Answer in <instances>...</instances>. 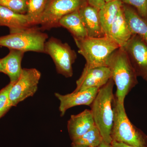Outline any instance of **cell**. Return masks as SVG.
Returning a JSON list of instances; mask_svg holds the SVG:
<instances>
[{"mask_svg": "<svg viewBox=\"0 0 147 147\" xmlns=\"http://www.w3.org/2000/svg\"><path fill=\"white\" fill-rule=\"evenodd\" d=\"M115 83L112 78L98 90L91 104V111L95 124L99 129L103 140L108 144L113 141L111 132L114 123L116 97L113 94Z\"/></svg>", "mask_w": 147, "mask_h": 147, "instance_id": "6da1fadb", "label": "cell"}, {"mask_svg": "<svg viewBox=\"0 0 147 147\" xmlns=\"http://www.w3.org/2000/svg\"><path fill=\"white\" fill-rule=\"evenodd\" d=\"M107 67L117 87L116 99L124 104L126 96L138 84V76L122 47H120L110 55Z\"/></svg>", "mask_w": 147, "mask_h": 147, "instance_id": "7a4b0ae2", "label": "cell"}, {"mask_svg": "<svg viewBox=\"0 0 147 147\" xmlns=\"http://www.w3.org/2000/svg\"><path fill=\"white\" fill-rule=\"evenodd\" d=\"M74 40L79 49L78 52L86 61L85 66L89 68L107 67L110 55L120 47L113 40L106 36Z\"/></svg>", "mask_w": 147, "mask_h": 147, "instance_id": "3957f363", "label": "cell"}, {"mask_svg": "<svg viewBox=\"0 0 147 147\" xmlns=\"http://www.w3.org/2000/svg\"><path fill=\"white\" fill-rule=\"evenodd\" d=\"M111 137L113 141L133 146L147 147V135L131 123L127 115L124 104L117 99Z\"/></svg>", "mask_w": 147, "mask_h": 147, "instance_id": "277c9868", "label": "cell"}, {"mask_svg": "<svg viewBox=\"0 0 147 147\" xmlns=\"http://www.w3.org/2000/svg\"><path fill=\"white\" fill-rule=\"evenodd\" d=\"M40 28L32 26L22 31L0 36V46L26 52L44 53L48 35Z\"/></svg>", "mask_w": 147, "mask_h": 147, "instance_id": "5b68a950", "label": "cell"}, {"mask_svg": "<svg viewBox=\"0 0 147 147\" xmlns=\"http://www.w3.org/2000/svg\"><path fill=\"white\" fill-rule=\"evenodd\" d=\"M44 53L53 59L58 73L66 78L73 76L72 65L77 56L67 43H63L55 38H50L45 42Z\"/></svg>", "mask_w": 147, "mask_h": 147, "instance_id": "8992f818", "label": "cell"}, {"mask_svg": "<svg viewBox=\"0 0 147 147\" xmlns=\"http://www.w3.org/2000/svg\"><path fill=\"white\" fill-rule=\"evenodd\" d=\"M87 4L86 0H50L40 19V29L45 30L60 27L61 18Z\"/></svg>", "mask_w": 147, "mask_h": 147, "instance_id": "52a82bcc", "label": "cell"}, {"mask_svg": "<svg viewBox=\"0 0 147 147\" xmlns=\"http://www.w3.org/2000/svg\"><path fill=\"white\" fill-rule=\"evenodd\" d=\"M41 73L35 68H23L19 79L12 86L9 92L11 106L32 96L36 92Z\"/></svg>", "mask_w": 147, "mask_h": 147, "instance_id": "ba28073f", "label": "cell"}, {"mask_svg": "<svg viewBox=\"0 0 147 147\" xmlns=\"http://www.w3.org/2000/svg\"><path fill=\"white\" fill-rule=\"evenodd\" d=\"M122 47L128 56L137 76L147 82V44L136 34L132 36Z\"/></svg>", "mask_w": 147, "mask_h": 147, "instance_id": "9c48e42d", "label": "cell"}, {"mask_svg": "<svg viewBox=\"0 0 147 147\" xmlns=\"http://www.w3.org/2000/svg\"><path fill=\"white\" fill-rule=\"evenodd\" d=\"M111 78V72L108 67L89 68L85 66L82 75L76 81V88L74 92L92 88L100 89L107 84Z\"/></svg>", "mask_w": 147, "mask_h": 147, "instance_id": "30bf717a", "label": "cell"}, {"mask_svg": "<svg viewBox=\"0 0 147 147\" xmlns=\"http://www.w3.org/2000/svg\"><path fill=\"white\" fill-rule=\"evenodd\" d=\"M99 89L92 88L79 92L61 95L55 93V96L60 101L59 110L61 117L64 115L67 110L78 105H90L94 101Z\"/></svg>", "mask_w": 147, "mask_h": 147, "instance_id": "8fae6325", "label": "cell"}, {"mask_svg": "<svg viewBox=\"0 0 147 147\" xmlns=\"http://www.w3.org/2000/svg\"><path fill=\"white\" fill-rule=\"evenodd\" d=\"M95 125L91 111L85 110L78 115H72L67 123L71 141L78 139Z\"/></svg>", "mask_w": 147, "mask_h": 147, "instance_id": "7c38bea8", "label": "cell"}, {"mask_svg": "<svg viewBox=\"0 0 147 147\" xmlns=\"http://www.w3.org/2000/svg\"><path fill=\"white\" fill-rule=\"evenodd\" d=\"M79 12L88 36L99 38L105 36L100 24L98 9L87 4L79 9Z\"/></svg>", "mask_w": 147, "mask_h": 147, "instance_id": "4fadbf2b", "label": "cell"}, {"mask_svg": "<svg viewBox=\"0 0 147 147\" xmlns=\"http://www.w3.org/2000/svg\"><path fill=\"white\" fill-rule=\"evenodd\" d=\"M0 26L8 27L10 34L18 32L32 27L26 14L16 13L1 5Z\"/></svg>", "mask_w": 147, "mask_h": 147, "instance_id": "5bb4252c", "label": "cell"}, {"mask_svg": "<svg viewBox=\"0 0 147 147\" xmlns=\"http://www.w3.org/2000/svg\"><path fill=\"white\" fill-rule=\"evenodd\" d=\"M132 35L122 7L111 25L107 36L113 40L120 47H123Z\"/></svg>", "mask_w": 147, "mask_h": 147, "instance_id": "9a60e30c", "label": "cell"}, {"mask_svg": "<svg viewBox=\"0 0 147 147\" xmlns=\"http://www.w3.org/2000/svg\"><path fill=\"white\" fill-rule=\"evenodd\" d=\"M25 53L10 49L8 55L1 59L3 73L9 76L10 82H16L19 79L23 69L21 64Z\"/></svg>", "mask_w": 147, "mask_h": 147, "instance_id": "2e32d148", "label": "cell"}, {"mask_svg": "<svg viewBox=\"0 0 147 147\" xmlns=\"http://www.w3.org/2000/svg\"><path fill=\"white\" fill-rule=\"evenodd\" d=\"M124 13L132 35L139 36L147 44V19L143 18L135 9L123 4Z\"/></svg>", "mask_w": 147, "mask_h": 147, "instance_id": "e0dca14e", "label": "cell"}, {"mask_svg": "<svg viewBox=\"0 0 147 147\" xmlns=\"http://www.w3.org/2000/svg\"><path fill=\"white\" fill-rule=\"evenodd\" d=\"M59 26L67 29L74 39H82L88 37L79 10L63 16L59 22Z\"/></svg>", "mask_w": 147, "mask_h": 147, "instance_id": "ac0fdd59", "label": "cell"}, {"mask_svg": "<svg viewBox=\"0 0 147 147\" xmlns=\"http://www.w3.org/2000/svg\"><path fill=\"white\" fill-rule=\"evenodd\" d=\"M123 3L120 0H113L106 3L104 7L99 10V16L102 30L107 36L111 25L121 9Z\"/></svg>", "mask_w": 147, "mask_h": 147, "instance_id": "d6986e66", "label": "cell"}, {"mask_svg": "<svg viewBox=\"0 0 147 147\" xmlns=\"http://www.w3.org/2000/svg\"><path fill=\"white\" fill-rule=\"evenodd\" d=\"M50 0H28L26 13L32 26L39 25L40 19Z\"/></svg>", "mask_w": 147, "mask_h": 147, "instance_id": "ffe728a7", "label": "cell"}, {"mask_svg": "<svg viewBox=\"0 0 147 147\" xmlns=\"http://www.w3.org/2000/svg\"><path fill=\"white\" fill-rule=\"evenodd\" d=\"M103 140L100 131L95 125L82 137L72 141V143L87 146L97 147Z\"/></svg>", "mask_w": 147, "mask_h": 147, "instance_id": "44dd1931", "label": "cell"}, {"mask_svg": "<svg viewBox=\"0 0 147 147\" xmlns=\"http://www.w3.org/2000/svg\"><path fill=\"white\" fill-rule=\"evenodd\" d=\"M15 82H10L0 90V119L12 107L9 99V92Z\"/></svg>", "mask_w": 147, "mask_h": 147, "instance_id": "7402d4cb", "label": "cell"}, {"mask_svg": "<svg viewBox=\"0 0 147 147\" xmlns=\"http://www.w3.org/2000/svg\"><path fill=\"white\" fill-rule=\"evenodd\" d=\"M28 0H0V5L21 14H26Z\"/></svg>", "mask_w": 147, "mask_h": 147, "instance_id": "603a6c76", "label": "cell"}, {"mask_svg": "<svg viewBox=\"0 0 147 147\" xmlns=\"http://www.w3.org/2000/svg\"><path fill=\"white\" fill-rule=\"evenodd\" d=\"M123 4L127 5L135 9L143 18L147 19V0H120Z\"/></svg>", "mask_w": 147, "mask_h": 147, "instance_id": "cb8c5ba5", "label": "cell"}, {"mask_svg": "<svg viewBox=\"0 0 147 147\" xmlns=\"http://www.w3.org/2000/svg\"><path fill=\"white\" fill-rule=\"evenodd\" d=\"M88 4L95 7L98 10L104 7L106 3L105 0H86Z\"/></svg>", "mask_w": 147, "mask_h": 147, "instance_id": "d4e9b609", "label": "cell"}, {"mask_svg": "<svg viewBox=\"0 0 147 147\" xmlns=\"http://www.w3.org/2000/svg\"><path fill=\"white\" fill-rule=\"evenodd\" d=\"M113 147H135L124 143H121L113 141L111 143Z\"/></svg>", "mask_w": 147, "mask_h": 147, "instance_id": "484cf974", "label": "cell"}, {"mask_svg": "<svg viewBox=\"0 0 147 147\" xmlns=\"http://www.w3.org/2000/svg\"><path fill=\"white\" fill-rule=\"evenodd\" d=\"M97 147H113L111 144H108L105 142L104 140L102 141L101 144Z\"/></svg>", "mask_w": 147, "mask_h": 147, "instance_id": "4316f807", "label": "cell"}, {"mask_svg": "<svg viewBox=\"0 0 147 147\" xmlns=\"http://www.w3.org/2000/svg\"><path fill=\"white\" fill-rule=\"evenodd\" d=\"M71 147H91L89 146H83V145H80L76 144L71 143Z\"/></svg>", "mask_w": 147, "mask_h": 147, "instance_id": "83f0119b", "label": "cell"}, {"mask_svg": "<svg viewBox=\"0 0 147 147\" xmlns=\"http://www.w3.org/2000/svg\"><path fill=\"white\" fill-rule=\"evenodd\" d=\"M0 72L3 73L2 66L1 63V59H0Z\"/></svg>", "mask_w": 147, "mask_h": 147, "instance_id": "f1b7e54d", "label": "cell"}, {"mask_svg": "<svg viewBox=\"0 0 147 147\" xmlns=\"http://www.w3.org/2000/svg\"><path fill=\"white\" fill-rule=\"evenodd\" d=\"M113 1V0H105V1L106 3H108V2L111 1Z\"/></svg>", "mask_w": 147, "mask_h": 147, "instance_id": "f546056e", "label": "cell"}]
</instances>
